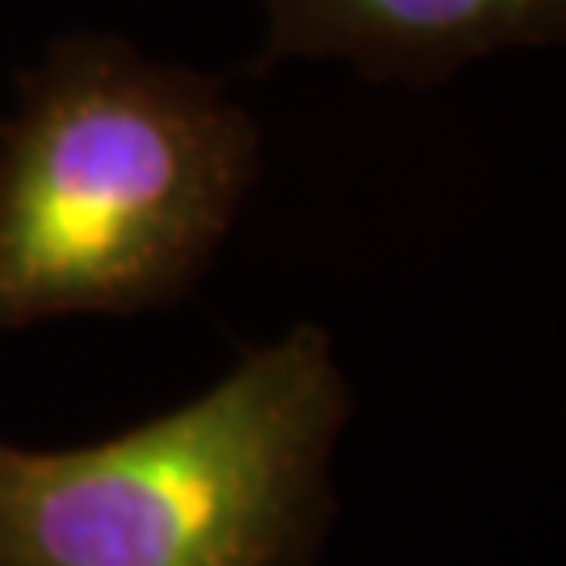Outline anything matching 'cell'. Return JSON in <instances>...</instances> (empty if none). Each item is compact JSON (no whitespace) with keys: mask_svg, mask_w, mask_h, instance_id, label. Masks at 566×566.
Masks as SVG:
<instances>
[{"mask_svg":"<svg viewBox=\"0 0 566 566\" xmlns=\"http://www.w3.org/2000/svg\"><path fill=\"white\" fill-rule=\"evenodd\" d=\"M269 34L252 72L344 60L369 81L437 84L507 46L566 34V0H261Z\"/></svg>","mask_w":566,"mask_h":566,"instance_id":"cell-3","label":"cell"},{"mask_svg":"<svg viewBox=\"0 0 566 566\" xmlns=\"http://www.w3.org/2000/svg\"><path fill=\"white\" fill-rule=\"evenodd\" d=\"M353 386L319 324L76 449L0 441V566H315Z\"/></svg>","mask_w":566,"mask_h":566,"instance_id":"cell-2","label":"cell"},{"mask_svg":"<svg viewBox=\"0 0 566 566\" xmlns=\"http://www.w3.org/2000/svg\"><path fill=\"white\" fill-rule=\"evenodd\" d=\"M261 177L223 84L114 34H67L0 122V332L143 315L202 277Z\"/></svg>","mask_w":566,"mask_h":566,"instance_id":"cell-1","label":"cell"}]
</instances>
